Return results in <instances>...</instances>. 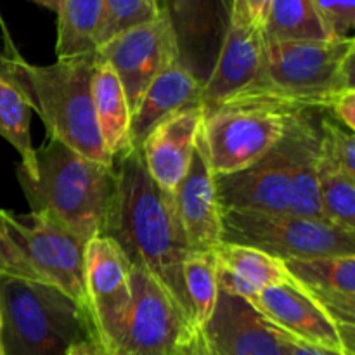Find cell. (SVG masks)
Wrapping results in <instances>:
<instances>
[{
	"label": "cell",
	"mask_w": 355,
	"mask_h": 355,
	"mask_svg": "<svg viewBox=\"0 0 355 355\" xmlns=\"http://www.w3.org/2000/svg\"><path fill=\"white\" fill-rule=\"evenodd\" d=\"M248 302L267 321L297 342L355 355L352 336L347 335L293 279L267 288Z\"/></svg>",
	"instance_id": "9a60e30c"
},
{
	"label": "cell",
	"mask_w": 355,
	"mask_h": 355,
	"mask_svg": "<svg viewBox=\"0 0 355 355\" xmlns=\"http://www.w3.org/2000/svg\"><path fill=\"white\" fill-rule=\"evenodd\" d=\"M319 155L338 166L349 175L355 177V135L349 128L333 120L328 113L319 118Z\"/></svg>",
	"instance_id": "f546056e"
},
{
	"label": "cell",
	"mask_w": 355,
	"mask_h": 355,
	"mask_svg": "<svg viewBox=\"0 0 355 355\" xmlns=\"http://www.w3.org/2000/svg\"><path fill=\"white\" fill-rule=\"evenodd\" d=\"M322 113L304 111L293 120L286 137L263 158L238 172L215 177L220 208L290 214L295 166L309 141L318 135Z\"/></svg>",
	"instance_id": "9c48e42d"
},
{
	"label": "cell",
	"mask_w": 355,
	"mask_h": 355,
	"mask_svg": "<svg viewBox=\"0 0 355 355\" xmlns=\"http://www.w3.org/2000/svg\"><path fill=\"white\" fill-rule=\"evenodd\" d=\"M172 196L189 248L194 252L214 250L222 241V208L215 189V173L200 141H196L189 170Z\"/></svg>",
	"instance_id": "e0dca14e"
},
{
	"label": "cell",
	"mask_w": 355,
	"mask_h": 355,
	"mask_svg": "<svg viewBox=\"0 0 355 355\" xmlns=\"http://www.w3.org/2000/svg\"><path fill=\"white\" fill-rule=\"evenodd\" d=\"M35 179L17 170L31 211L51 217L83 245L103 236L116 191L114 165L92 162L52 137L35 149Z\"/></svg>",
	"instance_id": "7a4b0ae2"
},
{
	"label": "cell",
	"mask_w": 355,
	"mask_h": 355,
	"mask_svg": "<svg viewBox=\"0 0 355 355\" xmlns=\"http://www.w3.org/2000/svg\"><path fill=\"white\" fill-rule=\"evenodd\" d=\"M21 55L16 49L0 52V137L21 156L17 166L28 179L37 177L35 148L31 142V101L21 73Z\"/></svg>",
	"instance_id": "ffe728a7"
},
{
	"label": "cell",
	"mask_w": 355,
	"mask_h": 355,
	"mask_svg": "<svg viewBox=\"0 0 355 355\" xmlns=\"http://www.w3.org/2000/svg\"><path fill=\"white\" fill-rule=\"evenodd\" d=\"M321 135H314L302 151L291 180V201L290 214L305 218H322L326 220L321 207L319 194V173L318 156Z\"/></svg>",
	"instance_id": "83f0119b"
},
{
	"label": "cell",
	"mask_w": 355,
	"mask_h": 355,
	"mask_svg": "<svg viewBox=\"0 0 355 355\" xmlns=\"http://www.w3.org/2000/svg\"><path fill=\"white\" fill-rule=\"evenodd\" d=\"M328 114L342 123L343 127L349 128L350 132L355 130V90H347L340 94L329 106Z\"/></svg>",
	"instance_id": "d6a6232c"
},
{
	"label": "cell",
	"mask_w": 355,
	"mask_h": 355,
	"mask_svg": "<svg viewBox=\"0 0 355 355\" xmlns=\"http://www.w3.org/2000/svg\"><path fill=\"white\" fill-rule=\"evenodd\" d=\"M0 318L6 355H66L97 338L89 312L51 284L0 276Z\"/></svg>",
	"instance_id": "8992f818"
},
{
	"label": "cell",
	"mask_w": 355,
	"mask_h": 355,
	"mask_svg": "<svg viewBox=\"0 0 355 355\" xmlns=\"http://www.w3.org/2000/svg\"><path fill=\"white\" fill-rule=\"evenodd\" d=\"M304 107L253 89L203 110L200 141L215 177L238 172L272 151Z\"/></svg>",
	"instance_id": "3957f363"
},
{
	"label": "cell",
	"mask_w": 355,
	"mask_h": 355,
	"mask_svg": "<svg viewBox=\"0 0 355 355\" xmlns=\"http://www.w3.org/2000/svg\"><path fill=\"white\" fill-rule=\"evenodd\" d=\"M203 123V106L184 107L158 125L142 142V162L156 186L173 194L189 170Z\"/></svg>",
	"instance_id": "ac0fdd59"
},
{
	"label": "cell",
	"mask_w": 355,
	"mask_h": 355,
	"mask_svg": "<svg viewBox=\"0 0 355 355\" xmlns=\"http://www.w3.org/2000/svg\"><path fill=\"white\" fill-rule=\"evenodd\" d=\"M96 52L120 78L132 113L153 80L179 61L173 31L163 10L155 21L116 35Z\"/></svg>",
	"instance_id": "8fae6325"
},
{
	"label": "cell",
	"mask_w": 355,
	"mask_h": 355,
	"mask_svg": "<svg viewBox=\"0 0 355 355\" xmlns=\"http://www.w3.org/2000/svg\"><path fill=\"white\" fill-rule=\"evenodd\" d=\"M92 101L97 127L107 155L113 162L123 158L134 149L130 139L132 111L120 78L99 55L96 58L92 73Z\"/></svg>",
	"instance_id": "603a6c76"
},
{
	"label": "cell",
	"mask_w": 355,
	"mask_h": 355,
	"mask_svg": "<svg viewBox=\"0 0 355 355\" xmlns=\"http://www.w3.org/2000/svg\"><path fill=\"white\" fill-rule=\"evenodd\" d=\"M200 329L210 355H288L295 340L248 300L222 290L210 319Z\"/></svg>",
	"instance_id": "5bb4252c"
},
{
	"label": "cell",
	"mask_w": 355,
	"mask_h": 355,
	"mask_svg": "<svg viewBox=\"0 0 355 355\" xmlns=\"http://www.w3.org/2000/svg\"><path fill=\"white\" fill-rule=\"evenodd\" d=\"M0 276L59 288L90 314L85 245L40 211L0 210Z\"/></svg>",
	"instance_id": "5b68a950"
},
{
	"label": "cell",
	"mask_w": 355,
	"mask_h": 355,
	"mask_svg": "<svg viewBox=\"0 0 355 355\" xmlns=\"http://www.w3.org/2000/svg\"><path fill=\"white\" fill-rule=\"evenodd\" d=\"M234 0H159L175 38L179 62L205 85L232 24Z\"/></svg>",
	"instance_id": "4fadbf2b"
},
{
	"label": "cell",
	"mask_w": 355,
	"mask_h": 355,
	"mask_svg": "<svg viewBox=\"0 0 355 355\" xmlns=\"http://www.w3.org/2000/svg\"><path fill=\"white\" fill-rule=\"evenodd\" d=\"M33 2L40 3V6L45 7V9H51L52 12H58L61 0H33Z\"/></svg>",
	"instance_id": "8d00e7d4"
},
{
	"label": "cell",
	"mask_w": 355,
	"mask_h": 355,
	"mask_svg": "<svg viewBox=\"0 0 355 355\" xmlns=\"http://www.w3.org/2000/svg\"><path fill=\"white\" fill-rule=\"evenodd\" d=\"M196 326L148 270L132 267V300L106 355H173Z\"/></svg>",
	"instance_id": "30bf717a"
},
{
	"label": "cell",
	"mask_w": 355,
	"mask_h": 355,
	"mask_svg": "<svg viewBox=\"0 0 355 355\" xmlns=\"http://www.w3.org/2000/svg\"><path fill=\"white\" fill-rule=\"evenodd\" d=\"M333 37H350L355 26V0H314Z\"/></svg>",
	"instance_id": "4dcf8cb0"
},
{
	"label": "cell",
	"mask_w": 355,
	"mask_h": 355,
	"mask_svg": "<svg viewBox=\"0 0 355 355\" xmlns=\"http://www.w3.org/2000/svg\"><path fill=\"white\" fill-rule=\"evenodd\" d=\"M0 355H6L3 354V347H2V318H0Z\"/></svg>",
	"instance_id": "74e56055"
},
{
	"label": "cell",
	"mask_w": 355,
	"mask_h": 355,
	"mask_svg": "<svg viewBox=\"0 0 355 355\" xmlns=\"http://www.w3.org/2000/svg\"><path fill=\"white\" fill-rule=\"evenodd\" d=\"M114 170L116 191L103 236L120 246L132 267L156 277L189 315L182 266L191 248L173 196L156 186L137 148L114 159Z\"/></svg>",
	"instance_id": "6da1fadb"
},
{
	"label": "cell",
	"mask_w": 355,
	"mask_h": 355,
	"mask_svg": "<svg viewBox=\"0 0 355 355\" xmlns=\"http://www.w3.org/2000/svg\"><path fill=\"white\" fill-rule=\"evenodd\" d=\"M220 290L252 300L263 290L290 283L291 276L283 260L252 246L218 243L214 248Z\"/></svg>",
	"instance_id": "7402d4cb"
},
{
	"label": "cell",
	"mask_w": 355,
	"mask_h": 355,
	"mask_svg": "<svg viewBox=\"0 0 355 355\" xmlns=\"http://www.w3.org/2000/svg\"><path fill=\"white\" fill-rule=\"evenodd\" d=\"M58 58L97 51L104 0H61L58 9Z\"/></svg>",
	"instance_id": "cb8c5ba5"
},
{
	"label": "cell",
	"mask_w": 355,
	"mask_h": 355,
	"mask_svg": "<svg viewBox=\"0 0 355 355\" xmlns=\"http://www.w3.org/2000/svg\"><path fill=\"white\" fill-rule=\"evenodd\" d=\"M272 0H234L232 24L263 28Z\"/></svg>",
	"instance_id": "1f68e13d"
},
{
	"label": "cell",
	"mask_w": 355,
	"mask_h": 355,
	"mask_svg": "<svg viewBox=\"0 0 355 355\" xmlns=\"http://www.w3.org/2000/svg\"><path fill=\"white\" fill-rule=\"evenodd\" d=\"M173 355H210L208 354L207 343H205L201 329L200 328L194 329L193 335H191L186 342L180 343V347L175 350V354Z\"/></svg>",
	"instance_id": "836d02e7"
},
{
	"label": "cell",
	"mask_w": 355,
	"mask_h": 355,
	"mask_svg": "<svg viewBox=\"0 0 355 355\" xmlns=\"http://www.w3.org/2000/svg\"><path fill=\"white\" fill-rule=\"evenodd\" d=\"M291 279L355 338V257L286 260Z\"/></svg>",
	"instance_id": "d6986e66"
},
{
	"label": "cell",
	"mask_w": 355,
	"mask_h": 355,
	"mask_svg": "<svg viewBox=\"0 0 355 355\" xmlns=\"http://www.w3.org/2000/svg\"><path fill=\"white\" fill-rule=\"evenodd\" d=\"M85 286L94 329L106 352L120 333L132 300V266L106 236L85 245Z\"/></svg>",
	"instance_id": "7c38bea8"
},
{
	"label": "cell",
	"mask_w": 355,
	"mask_h": 355,
	"mask_svg": "<svg viewBox=\"0 0 355 355\" xmlns=\"http://www.w3.org/2000/svg\"><path fill=\"white\" fill-rule=\"evenodd\" d=\"M66 355H106L97 338H85L73 343Z\"/></svg>",
	"instance_id": "e575fe53"
},
{
	"label": "cell",
	"mask_w": 355,
	"mask_h": 355,
	"mask_svg": "<svg viewBox=\"0 0 355 355\" xmlns=\"http://www.w3.org/2000/svg\"><path fill=\"white\" fill-rule=\"evenodd\" d=\"M266 38L262 28L231 24L215 68L201 87V106L208 110L263 83Z\"/></svg>",
	"instance_id": "2e32d148"
},
{
	"label": "cell",
	"mask_w": 355,
	"mask_h": 355,
	"mask_svg": "<svg viewBox=\"0 0 355 355\" xmlns=\"http://www.w3.org/2000/svg\"><path fill=\"white\" fill-rule=\"evenodd\" d=\"M288 355H345V354L335 352V350L321 349V347L305 345V343L293 340V342L290 343V349H288Z\"/></svg>",
	"instance_id": "d590c367"
},
{
	"label": "cell",
	"mask_w": 355,
	"mask_h": 355,
	"mask_svg": "<svg viewBox=\"0 0 355 355\" xmlns=\"http://www.w3.org/2000/svg\"><path fill=\"white\" fill-rule=\"evenodd\" d=\"M201 87L203 85L179 61L163 69L148 87L137 110L132 113V146L141 148L146 137L162 121L184 107L201 104Z\"/></svg>",
	"instance_id": "44dd1931"
},
{
	"label": "cell",
	"mask_w": 355,
	"mask_h": 355,
	"mask_svg": "<svg viewBox=\"0 0 355 355\" xmlns=\"http://www.w3.org/2000/svg\"><path fill=\"white\" fill-rule=\"evenodd\" d=\"M159 14V0H104V17L97 47L130 28L151 23Z\"/></svg>",
	"instance_id": "f1b7e54d"
},
{
	"label": "cell",
	"mask_w": 355,
	"mask_h": 355,
	"mask_svg": "<svg viewBox=\"0 0 355 355\" xmlns=\"http://www.w3.org/2000/svg\"><path fill=\"white\" fill-rule=\"evenodd\" d=\"M262 33L270 42L331 40V30L314 0H272Z\"/></svg>",
	"instance_id": "d4e9b609"
},
{
	"label": "cell",
	"mask_w": 355,
	"mask_h": 355,
	"mask_svg": "<svg viewBox=\"0 0 355 355\" xmlns=\"http://www.w3.org/2000/svg\"><path fill=\"white\" fill-rule=\"evenodd\" d=\"M355 40H266L263 89L304 110L328 113L340 94L355 90Z\"/></svg>",
	"instance_id": "52a82bcc"
},
{
	"label": "cell",
	"mask_w": 355,
	"mask_h": 355,
	"mask_svg": "<svg viewBox=\"0 0 355 355\" xmlns=\"http://www.w3.org/2000/svg\"><path fill=\"white\" fill-rule=\"evenodd\" d=\"M319 194L324 218L355 232V177L318 156Z\"/></svg>",
	"instance_id": "4316f807"
},
{
	"label": "cell",
	"mask_w": 355,
	"mask_h": 355,
	"mask_svg": "<svg viewBox=\"0 0 355 355\" xmlns=\"http://www.w3.org/2000/svg\"><path fill=\"white\" fill-rule=\"evenodd\" d=\"M182 281L191 321L196 328H201L210 319L220 293L218 267L214 250L208 252L191 250L184 260Z\"/></svg>",
	"instance_id": "484cf974"
},
{
	"label": "cell",
	"mask_w": 355,
	"mask_h": 355,
	"mask_svg": "<svg viewBox=\"0 0 355 355\" xmlns=\"http://www.w3.org/2000/svg\"><path fill=\"white\" fill-rule=\"evenodd\" d=\"M96 52L58 58L47 66L21 59V73L30 94L31 107L44 121L47 137L103 165L114 162L103 144L92 101V73Z\"/></svg>",
	"instance_id": "277c9868"
},
{
	"label": "cell",
	"mask_w": 355,
	"mask_h": 355,
	"mask_svg": "<svg viewBox=\"0 0 355 355\" xmlns=\"http://www.w3.org/2000/svg\"><path fill=\"white\" fill-rule=\"evenodd\" d=\"M159 6H162V3H159Z\"/></svg>",
	"instance_id": "f35d334b"
},
{
	"label": "cell",
	"mask_w": 355,
	"mask_h": 355,
	"mask_svg": "<svg viewBox=\"0 0 355 355\" xmlns=\"http://www.w3.org/2000/svg\"><path fill=\"white\" fill-rule=\"evenodd\" d=\"M283 260L355 257V232L322 218L222 208V241Z\"/></svg>",
	"instance_id": "ba28073f"
}]
</instances>
